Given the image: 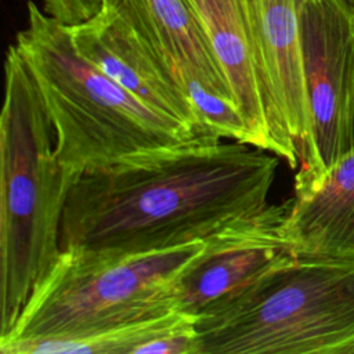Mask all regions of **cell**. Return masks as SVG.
<instances>
[{
	"label": "cell",
	"mask_w": 354,
	"mask_h": 354,
	"mask_svg": "<svg viewBox=\"0 0 354 354\" xmlns=\"http://www.w3.org/2000/svg\"><path fill=\"white\" fill-rule=\"evenodd\" d=\"M278 165L207 133L126 156L72 184L61 249L118 261L206 239L270 203Z\"/></svg>",
	"instance_id": "6da1fadb"
},
{
	"label": "cell",
	"mask_w": 354,
	"mask_h": 354,
	"mask_svg": "<svg viewBox=\"0 0 354 354\" xmlns=\"http://www.w3.org/2000/svg\"><path fill=\"white\" fill-rule=\"evenodd\" d=\"M76 178L55 155V136L18 47L4 62L0 116V337L61 252V223Z\"/></svg>",
	"instance_id": "7a4b0ae2"
},
{
	"label": "cell",
	"mask_w": 354,
	"mask_h": 354,
	"mask_svg": "<svg viewBox=\"0 0 354 354\" xmlns=\"http://www.w3.org/2000/svg\"><path fill=\"white\" fill-rule=\"evenodd\" d=\"M21 51L55 136V155L76 180L126 156L196 136L118 84L75 47L66 24L28 1Z\"/></svg>",
	"instance_id": "3957f363"
},
{
	"label": "cell",
	"mask_w": 354,
	"mask_h": 354,
	"mask_svg": "<svg viewBox=\"0 0 354 354\" xmlns=\"http://www.w3.org/2000/svg\"><path fill=\"white\" fill-rule=\"evenodd\" d=\"M354 354V261L289 256L220 313L196 354Z\"/></svg>",
	"instance_id": "277c9868"
},
{
	"label": "cell",
	"mask_w": 354,
	"mask_h": 354,
	"mask_svg": "<svg viewBox=\"0 0 354 354\" xmlns=\"http://www.w3.org/2000/svg\"><path fill=\"white\" fill-rule=\"evenodd\" d=\"M206 239L118 261L61 249L0 344L79 337L177 310V285Z\"/></svg>",
	"instance_id": "5b68a950"
},
{
	"label": "cell",
	"mask_w": 354,
	"mask_h": 354,
	"mask_svg": "<svg viewBox=\"0 0 354 354\" xmlns=\"http://www.w3.org/2000/svg\"><path fill=\"white\" fill-rule=\"evenodd\" d=\"M297 11L311 131L295 188L354 148V1L297 0Z\"/></svg>",
	"instance_id": "8992f818"
},
{
	"label": "cell",
	"mask_w": 354,
	"mask_h": 354,
	"mask_svg": "<svg viewBox=\"0 0 354 354\" xmlns=\"http://www.w3.org/2000/svg\"><path fill=\"white\" fill-rule=\"evenodd\" d=\"M246 10L272 153L296 170L311 131L297 0H246Z\"/></svg>",
	"instance_id": "52a82bcc"
},
{
	"label": "cell",
	"mask_w": 354,
	"mask_h": 354,
	"mask_svg": "<svg viewBox=\"0 0 354 354\" xmlns=\"http://www.w3.org/2000/svg\"><path fill=\"white\" fill-rule=\"evenodd\" d=\"M290 199L268 203L206 238L199 259L177 285L178 310L196 319L212 317L292 256L285 236Z\"/></svg>",
	"instance_id": "ba28073f"
},
{
	"label": "cell",
	"mask_w": 354,
	"mask_h": 354,
	"mask_svg": "<svg viewBox=\"0 0 354 354\" xmlns=\"http://www.w3.org/2000/svg\"><path fill=\"white\" fill-rule=\"evenodd\" d=\"M77 51L152 109L201 133L196 111L163 58L109 4L91 18L68 25Z\"/></svg>",
	"instance_id": "9c48e42d"
},
{
	"label": "cell",
	"mask_w": 354,
	"mask_h": 354,
	"mask_svg": "<svg viewBox=\"0 0 354 354\" xmlns=\"http://www.w3.org/2000/svg\"><path fill=\"white\" fill-rule=\"evenodd\" d=\"M285 236L296 257L354 261V148L295 188Z\"/></svg>",
	"instance_id": "30bf717a"
},
{
	"label": "cell",
	"mask_w": 354,
	"mask_h": 354,
	"mask_svg": "<svg viewBox=\"0 0 354 354\" xmlns=\"http://www.w3.org/2000/svg\"><path fill=\"white\" fill-rule=\"evenodd\" d=\"M246 120L252 145L272 153L260 95L246 0H188Z\"/></svg>",
	"instance_id": "8fae6325"
},
{
	"label": "cell",
	"mask_w": 354,
	"mask_h": 354,
	"mask_svg": "<svg viewBox=\"0 0 354 354\" xmlns=\"http://www.w3.org/2000/svg\"><path fill=\"white\" fill-rule=\"evenodd\" d=\"M160 55L188 66L217 95L234 94L188 0H102ZM238 106V105H236Z\"/></svg>",
	"instance_id": "7c38bea8"
},
{
	"label": "cell",
	"mask_w": 354,
	"mask_h": 354,
	"mask_svg": "<svg viewBox=\"0 0 354 354\" xmlns=\"http://www.w3.org/2000/svg\"><path fill=\"white\" fill-rule=\"evenodd\" d=\"M194 328L196 318L177 308L87 336L10 342L0 344V351L3 354H138V350L153 339Z\"/></svg>",
	"instance_id": "4fadbf2b"
},
{
	"label": "cell",
	"mask_w": 354,
	"mask_h": 354,
	"mask_svg": "<svg viewBox=\"0 0 354 354\" xmlns=\"http://www.w3.org/2000/svg\"><path fill=\"white\" fill-rule=\"evenodd\" d=\"M174 82L191 100L201 123V133L217 138L252 145V136L239 108L213 93L184 64L171 57H162ZM253 147V145H252Z\"/></svg>",
	"instance_id": "5bb4252c"
},
{
	"label": "cell",
	"mask_w": 354,
	"mask_h": 354,
	"mask_svg": "<svg viewBox=\"0 0 354 354\" xmlns=\"http://www.w3.org/2000/svg\"><path fill=\"white\" fill-rule=\"evenodd\" d=\"M41 3L48 15L66 25L91 18L102 6V0H41Z\"/></svg>",
	"instance_id": "9a60e30c"
},
{
	"label": "cell",
	"mask_w": 354,
	"mask_h": 354,
	"mask_svg": "<svg viewBox=\"0 0 354 354\" xmlns=\"http://www.w3.org/2000/svg\"><path fill=\"white\" fill-rule=\"evenodd\" d=\"M353 1H354V0H353Z\"/></svg>",
	"instance_id": "2e32d148"
}]
</instances>
